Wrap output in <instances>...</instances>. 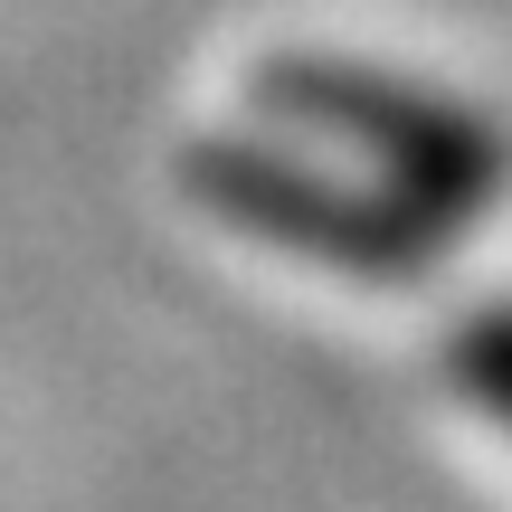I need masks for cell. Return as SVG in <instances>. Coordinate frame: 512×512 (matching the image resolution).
Returning a JSON list of instances; mask_svg holds the SVG:
<instances>
[{
	"instance_id": "1",
	"label": "cell",
	"mask_w": 512,
	"mask_h": 512,
	"mask_svg": "<svg viewBox=\"0 0 512 512\" xmlns=\"http://www.w3.org/2000/svg\"><path fill=\"white\" fill-rule=\"evenodd\" d=\"M456 389L512 437V313H475V332L456 342Z\"/></svg>"
}]
</instances>
